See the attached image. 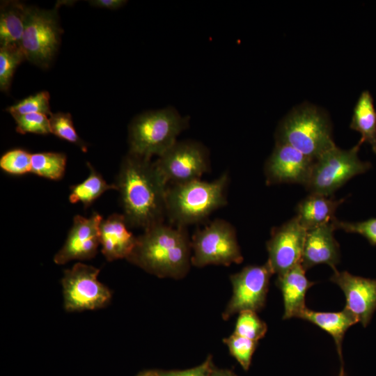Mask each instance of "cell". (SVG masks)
Segmentation results:
<instances>
[{
	"instance_id": "1",
	"label": "cell",
	"mask_w": 376,
	"mask_h": 376,
	"mask_svg": "<svg viewBox=\"0 0 376 376\" xmlns=\"http://www.w3.org/2000/svg\"><path fill=\"white\" fill-rule=\"evenodd\" d=\"M115 185L129 227L145 230L164 223L167 184L151 159L128 152Z\"/></svg>"
},
{
	"instance_id": "2",
	"label": "cell",
	"mask_w": 376,
	"mask_h": 376,
	"mask_svg": "<svg viewBox=\"0 0 376 376\" xmlns=\"http://www.w3.org/2000/svg\"><path fill=\"white\" fill-rule=\"evenodd\" d=\"M191 249L185 227L174 228L162 223L137 237L127 260L158 277L180 279L189 271Z\"/></svg>"
},
{
	"instance_id": "3",
	"label": "cell",
	"mask_w": 376,
	"mask_h": 376,
	"mask_svg": "<svg viewBox=\"0 0 376 376\" xmlns=\"http://www.w3.org/2000/svg\"><path fill=\"white\" fill-rule=\"evenodd\" d=\"M227 173L212 182L196 180L167 187L166 212L177 226L199 223L225 205Z\"/></svg>"
},
{
	"instance_id": "4",
	"label": "cell",
	"mask_w": 376,
	"mask_h": 376,
	"mask_svg": "<svg viewBox=\"0 0 376 376\" xmlns=\"http://www.w3.org/2000/svg\"><path fill=\"white\" fill-rule=\"evenodd\" d=\"M189 122L173 107L136 116L129 125V152L148 159L161 156L175 144Z\"/></svg>"
},
{
	"instance_id": "5",
	"label": "cell",
	"mask_w": 376,
	"mask_h": 376,
	"mask_svg": "<svg viewBox=\"0 0 376 376\" xmlns=\"http://www.w3.org/2000/svg\"><path fill=\"white\" fill-rule=\"evenodd\" d=\"M276 140L314 160L336 146L327 115L309 104L295 108L284 118L276 130Z\"/></svg>"
},
{
	"instance_id": "6",
	"label": "cell",
	"mask_w": 376,
	"mask_h": 376,
	"mask_svg": "<svg viewBox=\"0 0 376 376\" xmlns=\"http://www.w3.org/2000/svg\"><path fill=\"white\" fill-rule=\"evenodd\" d=\"M358 143L349 150L336 146L315 159L304 187L311 193L325 196L333 194L353 177L366 172L371 164L358 157Z\"/></svg>"
},
{
	"instance_id": "7",
	"label": "cell",
	"mask_w": 376,
	"mask_h": 376,
	"mask_svg": "<svg viewBox=\"0 0 376 376\" xmlns=\"http://www.w3.org/2000/svg\"><path fill=\"white\" fill-rule=\"evenodd\" d=\"M61 33L57 8L30 7L20 43L26 60L40 68H48L58 52Z\"/></svg>"
},
{
	"instance_id": "8",
	"label": "cell",
	"mask_w": 376,
	"mask_h": 376,
	"mask_svg": "<svg viewBox=\"0 0 376 376\" xmlns=\"http://www.w3.org/2000/svg\"><path fill=\"white\" fill-rule=\"evenodd\" d=\"M194 251L191 263L196 267L207 265H230L243 260L234 228L226 221L217 219L197 230L191 241Z\"/></svg>"
},
{
	"instance_id": "9",
	"label": "cell",
	"mask_w": 376,
	"mask_h": 376,
	"mask_svg": "<svg viewBox=\"0 0 376 376\" xmlns=\"http://www.w3.org/2000/svg\"><path fill=\"white\" fill-rule=\"evenodd\" d=\"M99 273V269L81 263L65 271L61 283L67 311L100 308L109 302L111 291L98 281Z\"/></svg>"
},
{
	"instance_id": "10",
	"label": "cell",
	"mask_w": 376,
	"mask_h": 376,
	"mask_svg": "<svg viewBox=\"0 0 376 376\" xmlns=\"http://www.w3.org/2000/svg\"><path fill=\"white\" fill-rule=\"evenodd\" d=\"M155 164L166 184L188 182L200 180L209 170V152L198 141H177Z\"/></svg>"
},
{
	"instance_id": "11",
	"label": "cell",
	"mask_w": 376,
	"mask_h": 376,
	"mask_svg": "<svg viewBox=\"0 0 376 376\" xmlns=\"http://www.w3.org/2000/svg\"><path fill=\"white\" fill-rule=\"evenodd\" d=\"M273 272L269 264L249 265L233 274L232 297L228 302L223 318L228 320L231 315L242 311H260L265 304L269 279Z\"/></svg>"
},
{
	"instance_id": "12",
	"label": "cell",
	"mask_w": 376,
	"mask_h": 376,
	"mask_svg": "<svg viewBox=\"0 0 376 376\" xmlns=\"http://www.w3.org/2000/svg\"><path fill=\"white\" fill-rule=\"evenodd\" d=\"M306 232L296 217L273 228L267 242V263L274 274L281 275L301 263Z\"/></svg>"
},
{
	"instance_id": "13",
	"label": "cell",
	"mask_w": 376,
	"mask_h": 376,
	"mask_svg": "<svg viewBox=\"0 0 376 376\" xmlns=\"http://www.w3.org/2000/svg\"><path fill=\"white\" fill-rule=\"evenodd\" d=\"M103 220L97 212L90 217L75 216L66 240L54 257L57 265L74 260H88L95 257L100 244V226Z\"/></svg>"
},
{
	"instance_id": "14",
	"label": "cell",
	"mask_w": 376,
	"mask_h": 376,
	"mask_svg": "<svg viewBox=\"0 0 376 376\" xmlns=\"http://www.w3.org/2000/svg\"><path fill=\"white\" fill-rule=\"evenodd\" d=\"M314 159L292 146L276 143L265 165L268 185L298 183L304 186L308 180Z\"/></svg>"
},
{
	"instance_id": "15",
	"label": "cell",
	"mask_w": 376,
	"mask_h": 376,
	"mask_svg": "<svg viewBox=\"0 0 376 376\" xmlns=\"http://www.w3.org/2000/svg\"><path fill=\"white\" fill-rule=\"evenodd\" d=\"M330 280L344 292L346 299L345 308L353 313L359 322L366 327L376 310V279L336 270Z\"/></svg>"
},
{
	"instance_id": "16",
	"label": "cell",
	"mask_w": 376,
	"mask_h": 376,
	"mask_svg": "<svg viewBox=\"0 0 376 376\" xmlns=\"http://www.w3.org/2000/svg\"><path fill=\"white\" fill-rule=\"evenodd\" d=\"M335 230L331 221L307 230L301 258V265L306 270L319 264H327L336 270L340 253L334 235Z\"/></svg>"
},
{
	"instance_id": "17",
	"label": "cell",
	"mask_w": 376,
	"mask_h": 376,
	"mask_svg": "<svg viewBox=\"0 0 376 376\" xmlns=\"http://www.w3.org/2000/svg\"><path fill=\"white\" fill-rule=\"evenodd\" d=\"M123 214H113L103 219L100 226V241L102 253L112 261L127 258L132 253L137 237L128 230Z\"/></svg>"
},
{
	"instance_id": "18",
	"label": "cell",
	"mask_w": 376,
	"mask_h": 376,
	"mask_svg": "<svg viewBox=\"0 0 376 376\" xmlns=\"http://www.w3.org/2000/svg\"><path fill=\"white\" fill-rule=\"evenodd\" d=\"M305 273L306 269L301 263H299L277 276L276 285L281 290L283 299V319L297 318L306 308V294L315 283L310 281Z\"/></svg>"
},
{
	"instance_id": "19",
	"label": "cell",
	"mask_w": 376,
	"mask_h": 376,
	"mask_svg": "<svg viewBox=\"0 0 376 376\" xmlns=\"http://www.w3.org/2000/svg\"><path fill=\"white\" fill-rule=\"evenodd\" d=\"M344 201V198L335 200L330 196L310 194L298 203L295 217L308 230L331 222L335 218L336 209Z\"/></svg>"
},
{
	"instance_id": "20",
	"label": "cell",
	"mask_w": 376,
	"mask_h": 376,
	"mask_svg": "<svg viewBox=\"0 0 376 376\" xmlns=\"http://www.w3.org/2000/svg\"><path fill=\"white\" fill-rule=\"evenodd\" d=\"M299 318L308 321L330 334L334 340L340 361L342 343L347 330L359 322L356 316L345 308L338 312H319L304 308L298 315Z\"/></svg>"
},
{
	"instance_id": "21",
	"label": "cell",
	"mask_w": 376,
	"mask_h": 376,
	"mask_svg": "<svg viewBox=\"0 0 376 376\" xmlns=\"http://www.w3.org/2000/svg\"><path fill=\"white\" fill-rule=\"evenodd\" d=\"M29 8L16 1L1 3L0 12L1 46L20 45Z\"/></svg>"
},
{
	"instance_id": "22",
	"label": "cell",
	"mask_w": 376,
	"mask_h": 376,
	"mask_svg": "<svg viewBox=\"0 0 376 376\" xmlns=\"http://www.w3.org/2000/svg\"><path fill=\"white\" fill-rule=\"evenodd\" d=\"M350 127L361 134L359 143H369L376 154V111L368 91H363L358 99Z\"/></svg>"
},
{
	"instance_id": "23",
	"label": "cell",
	"mask_w": 376,
	"mask_h": 376,
	"mask_svg": "<svg viewBox=\"0 0 376 376\" xmlns=\"http://www.w3.org/2000/svg\"><path fill=\"white\" fill-rule=\"evenodd\" d=\"M88 177L82 182L70 187L69 201L72 203L81 202L85 207L91 205L105 191L116 189L115 184H108L102 176L88 163Z\"/></svg>"
},
{
	"instance_id": "24",
	"label": "cell",
	"mask_w": 376,
	"mask_h": 376,
	"mask_svg": "<svg viewBox=\"0 0 376 376\" xmlns=\"http://www.w3.org/2000/svg\"><path fill=\"white\" fill-rule=\"evenodd\" d=\"M66 156L61 152H38L31 155V173L45 178L58 180L63 178Z\"/></svg>"
},
{
	"instance_id": "25",
	"label": "cell",
	"mask_w": 376,
	"mask_h": 376,
	"mask_svg": "<svg viewBox=\"0 0 376 376\" xmlns=\"http://www.w3.org/2000/svg\"><path fill=\"white\" fill-rule=\"evenodd\" d=\"M20 45H9L0 47V89L8 91L17 67L26 60Z\"/></svg>"
},
{
	"instance_id": "26",
	"label": "cell",
	"mask_w": 376,
	"mask_h": 376,
	"mask_svg": "<svg viewBox=\"0 0 376 376\" xmlns=\"http://www.w3.org/2000/svg\"><path fill=\"white\" fill-rule=\"evenodd\" d=\"M51 133L60 139L76 144L86 152L87 146L77 134L70 113H51L49 117Z\"/></svg>"
},
{
	"instance_id": "27",
	"label": "cell",
	"mask_w": 376,
	"mask_h": 376,
	"mask_svg": "<svg viewBox=\"0 0 376 376\" xmlns=\"http://www.w3.org/2000/svg\"><path fill=\"white\" fill-rule=\"evenodd\" d=\"M267 330L266 323L256 312L246 311L239 313L234 334L258 342L265 336Z\"/></svg>"
},
{
	"instance_id": "28",
	"label": "cell",
	"mask_w": 376,
	"mask_h": 376,
	"mask_svg": "<svg viewBox=\"0 0 376 376\" xmlns=\"http://www.w3.org/2000/svg\"><path fill=\"white\" fill-rule=\"evenodd\" d=\"M230 354L237 361L242 368L249 370L252 356L256 349L258 342L242 337L235 334L224 338Z\"/></svg>"
},
{
	"instance_id": "29",
	"label": "cell",
	"mask_w": 376,
	"mask_h": 376,
	"mask_svg": "<svg viewBox=\"0 0 376 376\" xmlns=\"http://www.w3.org/2000/svg\"><path fill=\"white\" fill-rule=\"evenodd\" d=\"M7 111L13 117L36 113L49 116L52 113L49 107V94L47 91L39 92L9 107Z\"/></svg>"
},
{
	"instance_id": "30",
	"label": "cell",
	"mask_w": 376,
	"mask_h": 376,
	"mask_svg": "<svg viewBox=\"0 0 376 376\" xmlns=\"http://www.w3.org/2000/svg\"><path fill=\"white\" fill-rule=\"evenodd\" d=\"M31 155L23 149H13L0 159V167L5 172L15 175L31 172Z\"/></svg>"
},
{
	"instance_id": "31",
	"label": "cell",
	"mask_w": 376,
	"mask_h": 376,
	"mask_svg": "<svg viewBox=\"0 0 376 376\" xmlns=\"http://www.w3.org/2000/svg\"><path fill=\"white\" fill-rule=\"evenodd\" d=\"M17 132L47 134L51 133L49 120L44 113H29L13 116Z\"/></svg>"
},
{
	"instance_id": "32",
	"label": "cell",
	"mask_w": 376,
	"mask_h": 376,
	"mask_svg": "<svg viewBox=\"0 0 376 376\" xmlns=\"http://www.w3.org/2000/svg\"><path fill=\"white\" fill-rule=\"evenodd\" d=\"M336 229H341L347 233H357L363 236L372 245H376V218H371L363 221L350 222L332 220Z\"/></svg>"
},
{
	"instance_id": "33",
	"label": "cell",
	"mask_w": 376,
	"mask_h": 376,
	"mask_svg": "<svg viewBox=\"0 0 376 376\" xmlns=\"http://www.w3.org/2000/svg\"><path fill=\"white\" fill-rule=\"evenodd\" d=\"M211 357L202 363L201 365L184 370H173L162 372L163 376H209L213 368Z\"/></svg>"
},
{
	"instance_id": "34",
	"label": "cell",
	"mask_w": 376,
	"mask_h": 376,
	"mask_svg": "<svg viewBox=\"0 0 376 376\" xmlns=\"http://www.w3.org/2000/svg\"><path fill=\"white\" fill-rule=\"evenodd\" d=\"M89 2L95 7L111 10L118 9L127 3L124 0H93Z\"/></svg>"
},
{
	"instance_id": "35",
	"label": "cell",
	"mask_w": 376,
	"mask_h": 376,
	"mask_svg": "<svg viewBox=\"0 0 376 376\" xmlns=\"http://www.w3.org/2000/svg\"><path fill=\"white\" fill-rule=\"evenodd\" d=\"M209 376H236L235 373L227 369H218L213 367Z\"/></svg>"
},
{
	"instance_id": "36",
	"label": "cell",
	"mask_w": 376,
	"mask_h": 376,
	"mask_svg": "<svg viewBox=\"0 0 376 376\" xmlns=\"http://www.w3.org/2000/svg\"><path fill=\"white\" fill-rule=\"evenodd\" d=\"M138 376H163L162 371L158 370H148L143 372L139 374Z\"/></svg>"
},
{
	"instance_id": "37",
	"label": "cell",
	"mask_w": 376,
	"mask_h": 376,
	"mask_svg": "<svg viewBox=\"0 0 376 376\" xmlns=\"http://www.w3.org/2000/svg\"><path fill=\"white\" fill-rule=\"evenodd\" d=\"M338 376H347V374L345 373L344 366H343V361L341 362V366H340V368Z\"/></svg>"
}]
</instances>
